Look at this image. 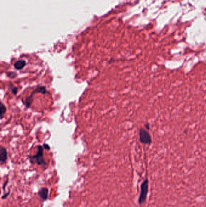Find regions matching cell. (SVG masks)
Listing matches in <instances>:
<instances>
[{"label": "cell", "mask_w": 206, "mask_h": 207, "mask_svg": "<svg viewBox=\"0 0 206 207\" xmlns=\"http://www.w3.org/2000/svg\"><path fill=\"white\" fill-rule=\"evenodd\" d=\"M8 159V152L7 150L3 147H1V150H0V162H1V164L3 165V164L6 163Z\"/></svg>", "instance_id": "obj_5"}, {"label": "cell", "mask_w": 206, "mask_h": 207, "mask_svg": "<svg viewBox=\"0 0 206 207\" xmlns=\"http://www.w3.org/2000/svg\"><path fill=\"white\" fill-rule=\"evenodd\" d=\"M6 111V107L5 105L2 103L1 104V107H0V115H1V119H2L4 117V115Z\"/></svg>", "instance_id": "obj_8"}, {"label": "cell", "mask_w": 206, "mask_h": 207, "mask_svg": "<svg viewBox=\"0 0 206 207\" xmlns=\"http://www.w3.org/2000/svg\"><path fill=\"white\" fill-rule=\"evenodd\" d=\"M140 140L142 143L145 144L149 143L151 141L150 135L143 129H140Z\"/></svg>", "instance_id": "obj_4"}, {"label": "cell", "mask_w": 206, "mask_h": 207, "mask_svg": "<svg viewBox=\"0 0 206 207\" xmlns=\"http://www.w3.org/2000/svg\"><path fill=\"white\" fill-rule=\"evenodd\" d=\"M43 147L41 146L38 147V152L35 156H29L30 161L32 164H37L43 167L47 166V163L45 161L44 155H43Z\"/></svg>", "instance_id": "obj_1"}, {"label": "cell", "mask_w": 206, "mask_h": 207, "mask_svg": "<svg viewBox=\"0 0 206 207\" xmlns=\"http://www.w3.org/2000/svg\"><path fill=\"white\" fill-rule=\"evenodd\" d=\"M38 195L42 200H46L48 199V189L47 188H42L38 191Z\"/></svg>", "instance_id": "obj_6"}, {"label": "cell", "mask_w": 206, "mask_h": 207, "mask_svg": "<svg viewBox=\"0 0 206 207\" xmlns=\"http://www.w3.org/2000/svg\"><path fill=\"white\" fill-rule=\"evenodd\" d=\"M149 181L148 179H146L141 185V191L140 194L139 198V203L140 205L143 204L146 200L148 192V186Z\"/></svg>", "instance_id": "obj_3"}, {"label": "cell", "mask_w": 206, "mask_h": 207, "mask_svg": "<svg viewBox=\"0 0 206 207\" xmlns=\"http://www.w3.org/2000/svg\"><path fill=\"white\" fill-rule=\"evenodd\" d=\"M36 93H41L42 94H45L47 93H48V91L46 90V88L44 86H38L32 93V94L28 97L27 98V99H26L24 104L25 105V106L27 107V108H29L32 102H33V96L34 95V94H35Z\"/></svg>", "instance_id": "obj_2"}, {"label": "cell", "mask_w": 206, "mask_h": 207, "mask_svg": "<svg viewBox=\"0 0 206 207\" xmlns=\"http://www.w3.org/2000/svg\"><path fill=\"white\" fill-rule=\"evenodd\" d=\"M26 64V62L24 60L22 59V60L17 61L15 63L14 66L17 70H21V69H23L25 67Z\"/></svg>", "instance_id": "obj_7"}, {"label": "cell", "mask_w": 206, "mask_h": 207, "mask_svg": "<svg viewBox=\"0 0 206 207\" xmlns=\"http://www.w3.org/2000/svg\"><path fill=\"white\" fill-rule=\"evenodd\" d=\"M7 75L11 78H14L17 76V74L14 72H9L7 74Z\"/></svg>", "instance_id": "obj_10"}, {"label": "cell", "mask_w": 206, "mask_h": 207, "mask_svg": "<svg viewBox=\"0 0 206 207\" xmlns=\"http://www.w3.org/2000/svg\"><path fill=\"white\" fill-rule=\"evenodd\" d=\"M11 89V90L12 91V93L14 94V95H16L17 93V92H18V88L17 87H11L10 88Z\"/></svg>", "instance_id": "obj_9"}, {"label": "cell", "mask_w": 206, "mask_h": 207, "mask_svg": "<svg viewBox=\"0 0 206 207\" xmlns=\"http://www.w3.org/2000/svg\"><path fill=\"white\" fill-rule=\"evenodd\" d=\"M44 148L45 149L47 150H50V146H49L48 144H44Z\"/></svg>", "instance_id": "obj_11"}]
</instances>
